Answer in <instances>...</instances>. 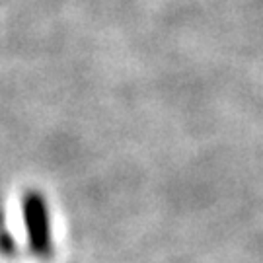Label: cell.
I'll use <instances>...</instances> for the list:
<instances>
[{"label": "cell", "mask_w": 263, "mask_h": 263, "mask_svg": "<svg viewBox=\"0 0 263 263\" xmlns=\"http://www.w3.org/2000/svg\"><path fill=\"white\" fill-rule=\"evenodd\" d=\"M22 218L28 236L29 252L39 259H51L55 252L53 224L47 199L37 189H29L22 197Z\"/></svg>", "instance_id": "1"}]
</instances>
